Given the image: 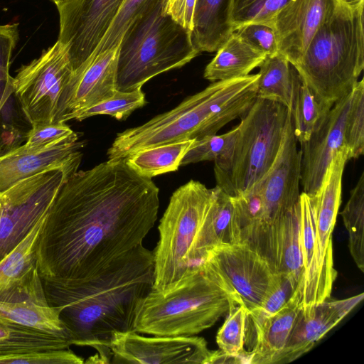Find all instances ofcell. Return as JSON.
I'll return each mask as SVG.
<instances>
[{"label":"cell","instance_id":"obj_14","mask_svg":"<svg viewBox=\"0 0 364 364\" xmlns=\"http://www.w3.org/2000/svg\"><path fill=\"white\" fill-rule=\"evenodd\" d=\"M118 53L119 46L101 52L73 70L61 93L55 122L75 119L116 92Z\"/></svg>","mask_w":364,"mask_h":364},{"label":"cell","instance_id":"obj_29","mask_svg":"<svg viewBox=\"0 0 364 364\" xmlns=\"http://www.w3.org/2000/svg\"><path fill=\"white\" fill-rule=\"evenodd\" d=\"M195 140H183L151 146L132 153L124 159L135 172L151 178L178 170Z\"/></svg>","mask_w":364,"mask_h":364},{"label":"cell","instance_id":"obj_9","mask_svg":"<svg viewBox=\"0 0 364 364\" xmlns=\"http://www.w3.org/2000/svg\"><path fill=\"white\" fill-rule=\"evenodd\" d=\"M80 151L70 161L24 178L0 196V260L44 218L60 189L82 161Z\"/></svg>","mask_w":364,"mask_h":364},{"label":"cell","instance_id":"obj_25","mask_svg":"<svg viewBox=\"0 0 364 364\" xmlns=\"http://www.w3.org/2000/svg\"><path fill=\"white\" fill-rule=\"evenodd\" d=\"M216 51L203 74L212 82L248 75L267 57L237 31L232 33Z\"/></svg>","mask_w":364,"mask_h":364},{"label":"cell","instance_id":"obj_7","mask_svg":"<svg viewBox=\"0 0 364 364\" xmlns=\"http://www.w3.org/2000/svg\"><path fill=\"white\" fill-rule=\"evenodd\" d=\"M214 196L215 188H208L193 180L173 193L158 226L159 240L153 251L152 289L166 294L199 269L192 265L191 254Z\"/></svg>","mask_w":364,"mask_h":364},{"label":"cell","instance_id":"obj_42","mask_svg":"<svg viewBox=\"0 0 364 364\" xmlns=\"http://www.w3.org/2000/svg\"><path fill=\"white\" fill-rule=\"evenodd\" d=\"M75 133L65 122H63L37 124L32 126L27 132L24 145L30 147L43 146L63 140Z\"/></svg>","mask_w":364,"mask_h":364},{"label":"cell","instance_id":"obj_24","mask_svg":"<svg viewBox=\"0 0 364 364\" xmlns=\"http://www.w3.org/2000/svg\"><path fill=\"white\" fill-rule=\"evenodd\" d=\"M300 241L304 272L299 286L300 307L306 310L326 298L321 285L316 259L315 223L310 197L302 192L299 195Z\"/></svg>","mask_w":364,"mask_h":364},{"label":"cell","instance_id":"obj_37","mask_svg":"<svg viewBox=\"0 0 364 364\" xmlns=\"http://www.w3.org/2000/svg\"><path fill=\"white\" fill-rule=\"evenodd\" d=\"M146 103L141 87L130 91L117 90L110 97L86 109L75 120L82 121L99 114H107L118 120L126 119L134 110Z\"/></svg>","mask_w":364,"mask_h":364},{"label":"cell","instance_id":"obj_23","mask_svg":"<svg viewBox=\"0 0 364 364\" xmlns=\"http://www.w3.org/2000/svg\"><path fill=\"white\" fill-rule=\"evenodd\" d=\"M300 309L299 292L296 291L284 307L252 331L254 342L247 352V363H277L287 343Z\"/></svg>","mask_w":364,"mask_h":364},{"label":"cell","instance_id":"obj_19","mask_svg":"<svg viewBox=\"0 0 364 364\" xmlns=\"http://www.w3.org/2000/svg\"><path fill=\"white\" fill-rule=\"evenodd\" d=\"M0 318L71 341L58 310L48 302L38 272L25 287L0 296Z\"/></svg>","mask_w":364,"mask_h":364},{"label":"cell","instance_id":"obj_6","mask_svg":"<svg viewBox=\"0 0 364 364\" xmlns=\"http://www.w3.org/2000/svg\"><path fill=\"white\" fill-rule=\"evenodd\" d=\"M167 0L135 20L119 46L117 88L130 91L154 77L181 68L200 52L192 32L165 11Z\"/></svg>","mask_w":364,"mask_h":364},{"label":"cell","instance_id":"obj_18","mask_svg":"<svg viewBox=\"0 0 364 364\" xmlns=\"http://www.w3.org/2000/svg\"><path fill=\"white\" fill-rule=\"evenodd\" d=\"M338 1L289 0L279 10L274 21L279 52L291 65L301 58Z\"/></svg>","mask_w":364,"mask_h":364},{"label":"cell","instance_id":"obj_3","mask_svg":"<svg viewBox=\"0 0 364 364\" xmlns=\"http://www.w3.org/2000/svg\"><path fill=\"white\" fill-rule=\"evenodd\" d=\"M258 73L212 82L175 108L117 134L108 159H125L137 151L164 144L214 135L242 117L257 98Z\"/></svg>","mask_w":364,"mask_h":364},{"label":"cell","instance_id":"obj_13","mask_svg":"<svg viewBox=\"0 0 364 364\" xmlns=\"http://www.w3.org/2000/svg\"><path fill=\"white\" fill-rule=\"evenodd\" d=\"M109 348L110 363L136 364H208L213 351L202 337H146L134 331L114 333Z\"/></svg>","mask_w":364,"mask_h":364},{"label":"cell","instance_id":"obj_45","mask_svg":"<svg viewBox=\"0 0 364 364\" xmlns=\"http://www.w3.org/2000/svg\"><path fill=\"white\" fill-rule=\"evenodd\" d=\"M176 1L177 0H167L165 9L166 10L171 7Z\"/></svg>","mask_w":364,"mask_h":364},{"label":"cell","instance_id":"obj_1","mask_svg":"<svg viewBox=\"0 0 364 364\" xmlns=\"http://www.w3.org/2000/svg\"><path fill=\"white\" fill-rule=\"evenodd\" d=\"M159 190L124 159L77 171L64 183L43 225L37 250L43 280L90 279L140 245L154 227Z\"/></svg>","mask_w":364,"mask_h":364},{"label":"cell","instance_id":"obj_12","mask_svg":"<svg viewBox=\"0 0 364 364\" xmlns=\"http://www.w3.org/2000/svg\"><path fill=\"white\" fill-rule=\"evenodd\" d=\"M124 0H69L57 5L58 41L68 50L73 70L87 60L109 29Z\"/></svg>","mask_w":364,"mask_h":364},{"label":"cell","instance_id":"obj_20","mask_svg":"<svg viewBox=\"0 0 364 364\" xmlns=\"http://www.w3.org/2000/svg\"><path fill=\"white\" fill-rule=\"evenodd\" d=\"M364 298V294L325 300L306 310L300 309L289 340L276 363L291 362L309 351Z\"/></svg>","mask_w":364,"mask_h":364},{"label":"cell","instance_id":"obj_36","mask_svg":"<svg viewBox=\"0 0 364 364\" xmlns=\"http://www.w3.org/2000/svg\"><path fill=\"white\" fill-rule=\"evenodd\" d=\"M161 1L124 0L109 29L91 56L117 48L129 26L135 20L153 10Z\"/></svg>","mask_w":364,"mask_h":364},{"label":"cell","instance_id":"obj_21","mask_svg":"<svg viewBox=\"0 0 364 364\" xmlns=\"http://www.w3.org/2000/svg\"><path fill=\"white\" fill-rule=\"evenodd\" d=\"M83 146L75 133L46 145L30 147L23 144L0 154V193L24 178L70 161Z\"/></svg>","mask_w":364,"mask_h":364},{"label":"cell","instance_id":"obj_17","mask_svg":"<svg viewBox=\"0 0 364 364\" xmlns=\"http://www.w3.org/2000/svg\"><path fill=\"white\" fill-rule=\"evenodd\" d=\"M241 242L250 245L257 251L274 273L287 275L295 281L299 290L304 267L299 202L281 219L260 226Z\"/></svg>","mask_w":364,"mask_h":364},{"label":"cell","instance_id":"obj_10","mask_svg":"<svg viewBox=\"0 0 364 364\" xmlns=\"http://www.w3.org/2000/svg\"><path fill=\"white\" fill-rule=\"evenodd\" d=\"M73 71L68 50L59 41L18 70L12 90L31 127L55 122L59 100Z\"/></svg>","mask_w":364,"mask_h":364},{"label":"cell","instance_id":"obj_44","mask_svg":"<svg viewBox=\"0 0 364 364\" xmlns=\"http://www.w3.org/2000/svg\"><path fill=\"white\" fill-rule=\"evenodd\" d=\"M196 4L197 0H177L165 11L179 24L193 32Z\"/></svg>","mask_w":364,"mask_h":364},{"label":"cell","instance_id":"obj_33","mask_svg":"<svg viewBox=\"0 0 364 364\" xmlns=\"http://www.w3.org/2000/svg\"><path fill=\"white\" fill-rule=\"evenodd\" d=\"M289 0H228V23L231 33L257 23L274 29L279 10Z\"/></svg>","mask_w":364,"mask_h":364},{"label":"cell","instance_id":"obj_26","mask_svg":"<svg viewBox=\"0 0 364 364\" xmlns=\"http://www.w3.org/2000/svg\"><path fill=\"white\" fill-rule=\"evenodd\" d=\"M46 215L0 260V296L25 287L38 272V242Z\"/></svg>","mask_w":364,"mask_h":364},{"label":"cell","instance_id":"obj_43","mask_svg":"<svg viewBox=\"0 0 364 364\" xmlns=\"http://www.w3.org/2000/svg\"><path fill=\"white\" fill-rule=\"evenodd\" d=\"M236 31L267 56L279 53L276 33L271 27L253 23L243 26Z\"/></svg>","mask_w":364,"mask_h":364},{"label":"cell","instance_id":"obj_32","mask_svg":"<svg viewBox=\"0 0 364 364\" xmlns=\"http://www.w3.org/2000/svg\"><path fill=\"white\" fill-rule=\"evenodd\" d=\"M340 214L348 231L350 253L358 269L364 272V173L350 191V198Z\"/></svg>","mask_w":364,"mask_h":364},{"label":"cell","instance_id":"obj_41","mask_svg":"<svg viewBox=\"0 0 364 364\" xmlns=\"http://www.w3.org/2000/svg\"><path fill=\"white\" fill-rule=\"evenodd\" d=\"M19 39L18 23L0 25V90L13 92L9 67Z\"/></svg>","mask_w":364,"mask_h":364},{"label":"cell","instance_id":"obj_40","mask_svg":"<svg viewBox=\"0 0 364 364\" xmlns=\"http://www.w3.org/2000/svg\"><path fill=\"white\" fill-rule=\"evenodd\" d=\"M0 363L6 364H82L83 358L70 348L16 353L0 356Z\"/></svg>","mask_w":364,"mask_h":364},{"label":"cell","instance_id":"obj_46","mask_svg":"<svg viewBox=\"0 0 364 364\" xmlns=\"http://www.w3.org/2000/svg\"><path fill=\"white\" fill-rule=\"evenodd\" d=\"M50 1L53 2L55 4V6H57V5H59V4H63L64 2H66V1H68L69 0H50Z\"/></svg>","mask_w":364,"mask_h":364},{"label":"cell","instance_id":"obj_35","mask_svg":"<svg viewBox=\"0 0 364 364\" xmlns=\"http://www.w3.org/2000/svg\"><path fill=\"white\" fill-rule=\"evenodd\" d=\"M247 311L239 305L228 314L216 336V343L225 355L236 358L240 363H247V352L245 350Z\"/></svg>","mask_w":364,"mask_h":364},{"label":"cell","instance_id":"obj_22","mask_svg":"<svg viewBox=\"0 0 364 364\" xmlns=\"http://www.w3.org/2000/svg\"><path fill=\"white\" fill-rule=\"evenodd\" d=\"M239 242L240 230L232 198L216 186L214 198L192 248L191 264L195 268H198L208 252L215 247Z\"/></svg>","mask_w":364,"mask_h":364},{"label":"cell","instance_id":"obj_31","mask_svg":"<svg viewBox=\"0 0 364 364\" xmlns=\"http://www.w3.org/2000/svg\"><path fill=\"white\" fill-rule=\"evenodd\" d=\"M69 339L33 330L0 318V356L31 350L68 348Z\"/></svg>","mask_w":364,"mask_h":364},{"label":"cell","instance_id":"obj_15","mask_svg":"<svg viewBox=\"0 0 364 364\" xmlns=\"http://www.w3.org/2000/svg\"><path fill=\"white\" fill-rule=\"evenodd\" d=\"M352 98L353 90L331 107L309 139L300 144V184L310 197L320 188L336 154L343 150L348 151L346 124Z\"/></svg>","mask_w":364,"mask_h":364},{"label":"cell","instance_id":"obj_4","mask_svg":"<svg viewBox=\"0 0 364 364\" xmlns=\"http://www.w3.org/2000/svg\"><path fill=\"white\" fill-rule=\"evenodd\" d=\"M364 0H338L332 14L292 65L324 105L348 94L364 68Z\"/></svg>","mask_w":364,"mask_h":364},{"label":"cell","instance_id":"obj_38","mask_svg":"<svg viewBox=\"0 0 364 364\" xmlns=\"http://www.w3.org/2000/svg\"><path fill=\"white\" fill-rule=\"evenodd\" d=\"M299 291V284L289 276L276 274L274 284L262 304L247 314V326L252 331L264 319L284 307L294 294Z\"/></svg>","mask_w":364,"mask_h":364},{"label":"cell","instance_id":"obj_30","mask_svg":"<svg viewBox=\"0 0 364 364\" xmlns=\"http://www.w3.org/2000/svg\"><path fill=\"white\" fill-rule=\"evenodd\" d=\"M257 97L289 108L292 95L291 65L280 53L267 56L259 66Z\"/></svg>","mask_w":364,"mask_h":364},{"label":"cell","instance_id":"obj_8","mask_svg":"<svg viewBox=\"0 0 364 364\" xmlns=\"http://www.w3.org/2000/svg\"><path fill=\"white\" fill-rule=\"evenodd\" d=\"M289 109L257 97L240 117L230 160L214 166L217 186L230 196L246 192L267 173L279 151Z\"/></svg>","mask_w":364,"mask_h":364},{"label":"cell","instance_id":"obj_5","mask_svg":"<svg viewBox=\"0 0 364 364\" xmlns=\"http://www.w3.org/2000/svg\"><path fill=\"white\" fill-rule=\"evenodd\" d=\"M239 305L226 284L200 265L168 293L151 289L137 305L133 331L156 336H192L210 328Z\"/></svg>","mask_w":364,"mask_h":364},{"label":"cell","instance_id":"obj_2","mask_svg":"<svg viewBox=\"0 0 364 364\" xmlns=\"http://www.w3.org/2000/svg\"><path fill=\"white\" fill-rule=\"evenodd\" d=\"M42 281L48 302L58 310L72 345L97 350L85 363H109L114 333L133 331L137 305L152 289L154 253L140 245L87 281Z\"/></svg>","mask_w":364,"mask_h":364},{"label":"cell","instance_id":"obj_27","mask_svg":"<svg viewBox=\"0 0 364 364\" xmlns=\"http://www.w3.org/2000/svg\"><path fill=\"white\" fill-rule=\"evenodd\" d=\"M228 6V0H197L192 38L200 53L216 51L232 33Z\"/></svg>","mask_w":364,"mask_h":364},{"label":"cell","instance_id":"obj_28","mask_svg":"<svg viewBox=\"0 0 364 364\" xmlns=\"http://www.w3.org/2000/svg\"><path fill=\"white\" fill-rule=\"evenodd\" d=\"M292 95L290 112L294 136L299 144L307 141L331 107L322 104L291 65Z\"/></svg>","mask_w":364,"mask_h":364},{"label":"cell","instance_id":"obj_47","mask_svg":"<svg viewBox=\"0 0 364 364\" xmlns=\"http://www.w3.org/2000/svg\"><path fill=\"white\" fill-rule=\"evenodd\" d=\"M0 196H1V193H0Z\"/></svg>","mask_w":364,"mask_h":364},{"label":"cell","instance_id":"obj_16","mask_svg":"<svg viewBox=\"0 0 364 364\" xmlns=\"http://www.w3.org/2000/svg\"><path fill=\"white\" fill-rule=\"evenodd\" d=\"M300 179L301 153L297 147L289 110L282 142L276 159L264 177L257 182L264 202V225L279 220L298 203Z\"/></svg>","mask_w":364,"mask_h":364},{"label":"cell","instance_id":"obj_39","mask_svg":"<svg viewBox=\"0 0 364 364\" xmlns=\"http://www.w3.org/2000/svg\"><path fill=\"white\" fill-rule=\"evenodd\" d=\"M346 142L349 159H358L364 151V82L353 88V98L347 116Z\"/></svg>","mask_w":364,"mask_h":364},{"label":"cell","instance_id":"obj_34","mask_svg":"<svg viewBox=\"0 0 364 364\" xmlns=\"http://www.w3.org/2000/svg\"><path fill=\"white\" fill-rule=\"evenodd\" d=\"M237 126L220 135H210L195 140L181 161V166L205 161H214L215 166H223L232 155Z\"/></svg>","mask_w":364,"mask_h":364},{"label":"cell","instance_id":"obj_11","mask_svg":"<svg viewBox=\"0 0 364 364\" xmlns=\"http://www.w3.org/2000/svg\"><path fill=\"white\" fill-rule=\"evenodd\" d=\"M200 264L226 284L247 314L262 304L276 276L267 260L245 242L216 246Z\"/></svg>","mask_w":364,"mask_h":364}]
</instances>
